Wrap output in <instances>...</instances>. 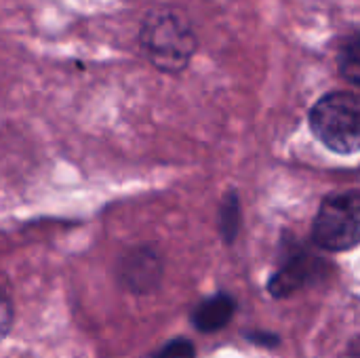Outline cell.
<instances>
[{
	"label": "cell",
	"mask_w": 360,
	"mask_h": 358,
	"mask_svg": "<svg viewBox=\"0 0 360 358\" xmlns=\"http://www.w3.org/2000/svg\"><path fill=\"white\" fill-rule=\"evenodd\" d=\"M338 65L348 82L360 84V34H352L344 40L338 53Z\"/></svg>",
	"instance_id": "6"
},
{
	"label": "cell",
	"mask_w": 360,
	"mask_h": 358,
	"mask_svg": "<svg viewBox=\"0 0 360 358\" xmlns=\"http://www.w3.org/2000/svg\"><path fill=\"white\" fill-rule=\"evenodd\" d=\"M316 245L329 251H346L360 243V196L342 194L327 198L312 228Z\"/></svg>",
	"instance_id": "3"
},
{
	"label": "cell",
	"mask_w": 360,
	"mask_h": 358,
	"mask_svg": "<svg viewBox=\"0 0 360 358\" xmlns=\"http://www.w3.org/2000/svg\"><path fill=\"white\" fill-rule=\"evenodd\" d=\"M158 274V268L154 266V257L152 255H143V257H135L131 268L127 270V276H131V285L133 287H150L152 285V276Z\"/></svg>",
	"instance_id": "7"
},
{
	"label": "cell",
	"mask_w": 360,
	"mask_h": 358,
	"mask_svg": "<svg viewBox=\"0 0 360 358\" xmlns=\"http://www.w3.org/2000/svg\"><path fill=\"white\" fill-rule=\"evenodd\" d=\"M234 314V302L228 295H215L211 300H205L196 312H194V325L200 331H217L228 325V321Z\"/></svg>",
	"instance_id": "4"
},
{
	"label": "cell",
	"mask_w": 360,
	"mask_h": 358,
	"mask_svg": "<svg viewBox=\"0 0 360 358\" xmlns=\"http://www.w3.org/2000/svg\"><path fill=\"white\" fill-rule=\"evenodd\" d=\"M314 262L308 260H293L289 262L281 272L274 274L270 283V291L278 298H285L293 291H297L302 285H306L314 276Z\"/></svg>",
	"instance_id": "5"
},
{
	"label": "cell",
	"mask_w": 360,
	"mask_h": 358,
	"mask_svg": "<svg viewBox=\"0 0 360 358\" xmlns=\"http://www.w3.org/2000/svg\"><path fill=\"white\" fill-rule=\"evenodd\" d=\"M194 348H192V344L190 342H186V340H175V342H171L169 346H165L160 352H158V357L156 358H194Z\"/></svg>",
	"instance_id": "8"
},
{
	"label": "cell",
	"mask_w": 360,
	"mask_h": 358,
	"mask_svg": "<svg viewBox=\"0 0 360 358\" xmlns=\"http://www.w3.org/2000/svg\"><path fill=\"white\" fill-rule=\"evenodd\" d=\"M11 325H13V306L8 298L0 291V340L8 333Z\"/></svg>",
	"instance_id": "9"
},
{
	"label": "cell",
	"mask_w": 360,
	"mask_h": 358,
	"mask_svg": "<svg viewBox=\"0 0 360 358\" xmlns=\"http://www.w3.org/2000/svg\"><path fill=\"white\" fill-rule=\"evenodd\" d=\"M314 135L333 152L360 150V101L350 93H331L319 99L310 112Z\"/></svg>",
	"instance_id": "2"
},
{
	"label": "cell",
	"mask_w": 360,
	"mask_h": 358,
	"mask_svg": "<svg viewBox=\"0 0 360 358\" xmlns=\"http://www.w3.org/2000/svg\"><path fill=\"white\" fill-rule=\"evenodd\" d=\"M139 46L156 70L177 74L190 63L196 51V36L179 11L152 8L141 21Z\"/></svg>",
	"instance_id": "1"
}]
</instances>
